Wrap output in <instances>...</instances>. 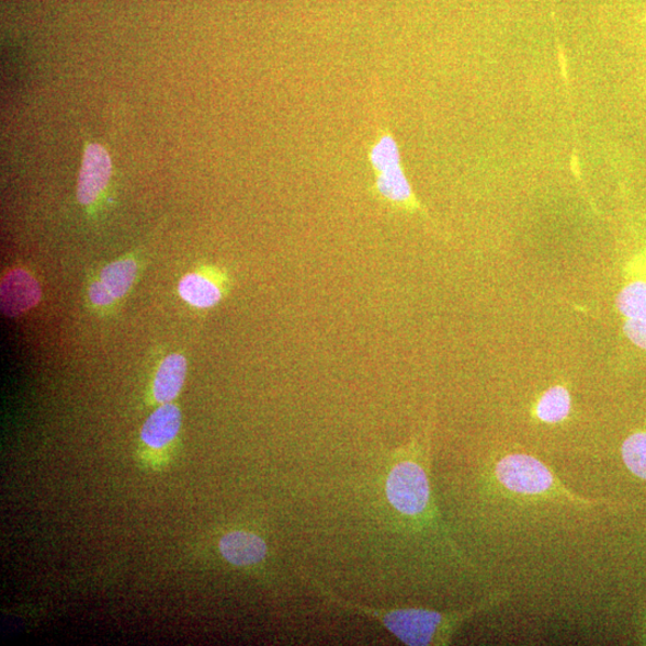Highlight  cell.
<instances>
[{
	"label": "cell",
	"instance_id": "obj_12",
	"mask_svg": "<svg viewBox=\"0 0 646 646\" xmlns=\"http://www.w3.org/2000/svg\"><path fill=\"white\" fill-rule=\"evenodd\" d=\"M138 273V263L135 259L126 258L116 260L105 267L100 274V281L107 287L116 299L125 297L134 286Z\"/></svg>",
	"mask_w": 646,
	"mask_h": 646
},
{
	"label": "cell",
	"instance_id": "obj_5",
	"mask_svg": "<svg viewBox=\"0 0 646 646\" xmlns=\"http://www.w3.org/2000/svg\"><path fill=\"white\" fill-rule=\"evenodd\" d=\"M112 175V161L107 151L99 144L88 145L81 174H79L77 196L83 205L94 204L107 188Z\"/></svg>",
	"mask_w": 646,
	"mask_h": 646
},
{
	"label": "cell",
	"instance_id": "obj_7",
	"mask_svg": "<svg viewBox=\"0 0 646 646\" xmlns=\"http://www.w3.org/2000/svg\"><path fill=\"white\" fill-rule=\"evenodd\" d=\"M218 547L222 557L236 568L259 565L269 556L265 540L250 531L237 530L224 534Z\"/></svg>",
	"mask_w": 646,
	"mask_h": 646
},
{
	"label": "cell",
	"instance_id": "obj_15",
	"mask_svg": "<svg viewBox=\"0 0 646 646\" xmlns=\"http://www.w3.org/2000/svg\"><path fill=\"white\" fill-rule=\"evenodd\" d=\"M89 298L92 305L101 308L110 307L115 302V298L100 280L89 285Z\"/></svg>",
	"mask_w": 646,
	"mask_h": 646
},
{
	"label": "cell",
	"instance_id": "obj_9",
	"mask_svg": "<svg viewBox=\"0 0 646 646\" xmlns=\"http://www.w3.org/2000/svg\"><path fill=\"white\" fill-rule=\"evenodd\" d=\"M181 423L180 408L171 403L163 404L145 421L140 439L152 450H162L175 440Z\"/></svg>",
	"mask_w": 646,
	"mask_h": 646
},
{
	"label": "cell",
	"instance_id": "obj_6",
	"mask_svg": "<svg viewBox=\"0 0 646 646\" xmlns=\"http://www.w3.org/2000/svg\"><path fill=\"white\" fill-rule=\"evenodd\" d=\"M227 275L220 271L190 273L179 283V295L196 309H209L218 305L226 294Z\"/></svg>",
	"mask_w": 646,
	"mask_h": 646
},
{
	"label": "cell",
	"instance_id": "obj_8",
	"mask_svg": "<svg viewBox=\"0 0 646 646\" xmlns=\"http://www.w3.org/2000/svg\"><path fill=\"white\" fill-rule=\"evenodd\" d=\"M2 310L8 316H18L34 308L42 299V288L34 276L25 270L9 272L2 281Z\"/></svg>",
	"mask_w": 646,
	"mask_h": 646
},
{
	"label": "cell",
	"instance_id": "obj_4",
	"mask_svg": "<svg viewBox=\"0 0 646 646\" xmlns=\"http://www.w3.org/2000/svg\"><path fill=\"white\" fill-rule=\"evenodd\" d=\"M495 474L498 483L511 494L529 497L562 498L579 506H594L565 489L542 461L526 454H511L500 458Z\"/></svg>",
	"mask_w": 646,
	"mask_h": 646
},
{
	"label": "cell",
	"instance_id": "obj_3",
	"mask_svg": "<svg viewBox=\"0 0 646 646\" xmlns=\"http://www.w3.org/2000/svg\"><path fill=\"white\" fill-rule=\"evenodd\" d=\"M372 114L375 131L367 148V160L375 180L369 192L394 211L428 217L405 173L401 150L387 121L384 98L376 84L372 89Z\"/></svg>",
	"mask_w": 646,
	"mask_h": 646
},
{
	"label": "cell",
	"instance_id": "obj_11",
	"mask_svg": "<svg viewBox=\"0 0 646 646\" xmlns=\"http://www.w3.org/2000/svg\"><path fill=\"white\" fill-rule=\"evenodd\" d=\"M616 306L625 321H646V272H638L617 295Z\"/></svg>",
	"mask_w": 646,
	"mask_h": 646
},
{
	"label": "cell",
	"instance_id": "obj_2",
	"mask_svg": "<svg viewBox=\"0 0 646 646\" xmlns=\"http://www.w3.org/2000/svg\"><path fill=\"white\" fill-rule=\"evenodd\" d=\"M429 440H413L394 454L385 483L390 508L418 529L446 535L430 480Z\"/></svg>",
	"mask_w": 646,
	"mask_h": 646
},
{
	"label": "cell",
	"instance_id": "obj_16",
	"mask_svg": "<svg viewBox=\"0 0 646 646\" xmlns=\"http://www.w3.org/2000/svg\"><path fill=\"white\" fill-rule=\"evenodd\" d=\"M624 332L636 347L646 351V321H625Z\"/></svg>",
	"mask_w": 646,
	"mask_h": 646
},
{
	"label": "cell",
	"instance_id": "obj_10",
	"mask_svg": "<svg viewBox=\"0 0 646 646\" xmlns=\"http://www.w3.org/2000/svg\"><path fill=\"white\" fill-rule=\"evenodd\" d=\"M188 376V361L182 354L171 353L163 360L154 379V398L169 404L178 398Z\"/></svg>",
	"mask_w": 646,
	"mask_h": 646
},
{
	"label": "cell",
	"instance_id": "obj_13",
	"mask_svg": "<svg viewBox=\"0 0 646 646\" xmlns=\"http://www.w3.org/2000/svg\"><path fill=\"white\" fill-rule=\"evenodd\" d=\"M571 397L562 386L552 387L543 394L535 406V416L547 424H557L569 417Z\"/></svg>",
	"mask_w": 646,
	"mask_h": 646
},
{
	"label": "cell",
	"instance_id": "obj_14",
	"mask_svg": "<svg viewBox=\"0 0 646 646\" xmlns=\"http://www.w3.org/2000/svg\"><path fill=\"white\" fill-rule=\"evenodd\" d=\"M622 456L627 469L646 480V431L631 434L622 446Z\"/></svg>",
	"mask_w": 646,
	"mask_h": 646
},
{
	"label": "cell",
	"instance_id": "obj_1",
	"mask_svg": "<svg viewBox=\"0 0 646 646\" xmlns=\"http://www.w3.org/2000/svg\"><path fill=\"white\" fill-rule=\"evenodd\" d=\"M307 585L338 608L373 619L390 635L408 646L450 645L457 630L472 617L490 611L508 599L507 591L495 592L463 611L440 612L427 609H375L348 601L327 589L318 579L301 573Z\"/></svg>",
	"mask_w": 646,
	"mask_h": 646
}]
</instances>
